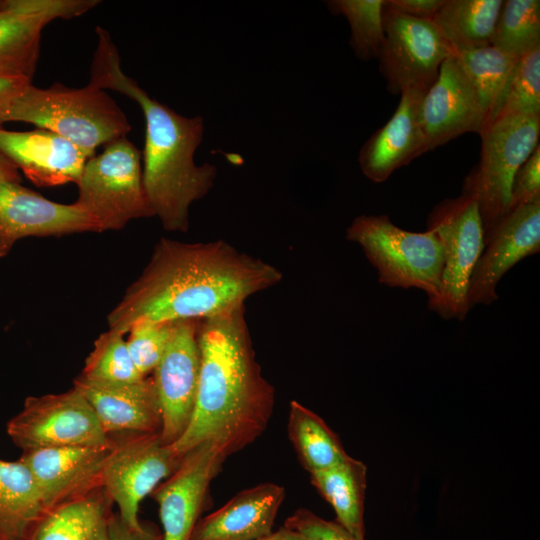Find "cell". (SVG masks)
I'll return each mask as SVG.
<instances>
[{"mask_svg": "<svg viewBox=\"0 0 540 540\" xmlns=\"http://www.w3.org/2000/svg\"><path fill=\"white\" fill-rule=\"evenodd\" d=\"M0 154L36 186L77 183L91 154L46 130L11 131L0 127Z\"/></svg>", "mask_w": 540, "mask_h": 540, "instance_id": "cell-20", "label": "cell"}, {"mask_svg": "<svg viewBox=\"0 0 540 540\" xmlns=\"http://www.w3.org/2000/svg\"><path fill=\"white\" fill-rule=\"evenodd\" d=\"M491 46L517 59L540 47V1H503Z\"/></svg>", "mask_w": 540, "mask_h": 540, "instance_id": "cell-29", "label": "cell"}, {"mask_svg": "<svg viewBox=\"0 0 540 540\" xmlns=\"http://www.w3.org/2000/svg\"><path fill=\"white\" fill-rule=\"evenodd\" d=\"M100 232L97 221L84 209L44 198L17 182H0V257L24 237L62 236Z\"/></svg>", "mask_w": 540, "mask_h": 540, "instance_id": "cell-16", "label": "cell"}, {"mask_svg": "<svg viewBox=\"0 0 540 540\" xmlns=\"http://www.w3.org/2000/svg\"><path fill=\"white\" fill-rule=\"evenodd\" d=\"M383 25L385 38L378 59L389 91L428 90L443 61L453 54L433 22L394 11L384 3Z\"/></svg>", "mask_w": 540, "mask_h": 540, "instance_id": "cell-11", "label": "cell"}, {"mask_svg": "<svg viewBox=\"0 0 540 540\" xmlns=\"http://www.w3.org/2000/svg\"><path fill=\"white\" fill-rule=\"evenodd\" d=\"M519 115H540V47L516 61L486 125Z\"/></svg>", "mask_w": 540, "mask_h": 540, "instance_id": "cell-30", "label": "cell"}, {"mask_svg": "<svg viewBox=\"0 0 540 540\" xmlns=\"http://www.w3.org/2000/svg\"><path fill=\"white\" fill-rule=\"evenodd\" d=\"M445 0H385V6L405 15L432 20Z\"/></svg>", "mask_w": 540, "mask_h": 540, "instance_id": "cell-36", "label": "cell"}, {"mask_svg": "<svg viewBox=\"0 0 540 540\" xmlns=\"http://www.w3.org/2000/svg\"><path fill=\"white\" fill-rule=\"evenodd\" d=\"M110 502L101 488L57 505L35 524L26 540H89L99 522L108 515Z\"/></svg>", "mask_w": 540, "mask_h": 540, "instance_id": "cell-27", "label": "cell"}, {"mask_svg": "<svg viewBox=\"0 0 540 540\" xmlns=\"http://www.w3.org/2000/svg\"><path fill=\"white\" fill-rule=\"evenodd\" d=\"M421 122L429 150L468 132L480 134L485 125L476 92L453 54L423 97Z\"/></svg>", "mask_w": 540, "mask_h": 540, "instance_id": "cell-18", "label": "cell"}, {"mask_svg": "<svg viewBox=\"0 0 540 540\" xmlns=\"http://www.w3.org/2000/svg\"><path fill=\"white\" fill-rule=\"evenodd\" d=\"M73 386L87 399L108 436L161 431L162 415L152 377L104 383L80 375Z\"/></svg>", "mask_w": 540, "mask_h": 540, "instance_id": "cell-21", "label": "cell"}, {"mask_svg": "<svg viewBox=\"0 0 540 540\" xmlns=\"http://www.w3.org/2000/svg\"><path fill=\"white\" fill-rule=\"evenodd\" d=\"M0 182L21 183L19 170L4 156L0 154Z\"/></svg>", "mask_w": 540, "mask_h": 540, "instance_id": "cell-38", "label": "cell"}, {"mask_svg": "<svg viewBox=\"0 0 540 540\" xmlns=\"http://www.w3.org/2000/svg\"><path fill=\"white\" fill-rule=\"evenodd\" d=\"M310 482L332 506L336 522L358 540H365L364 500L367 486L366 465L351 456L341 463L310 473Z\"/></svg>", "mask_w": 540, "mask_h": 540, "instance_id": "cell-24", "label": "cell"}, {"mask_svg": "<svg viewBox=\"0 0 540 540\" xmlns=\"http://www.w3.org/2000/svg\"><path fill=\"white\" fill-rule=\"evenodd\" d=\"M503 0H445L431 20L453 53L491 46Z\"/></svg>", "mask_w": 540, "mask_h": 540, "instance_id": "cell-25", "label": "cell"}, {"mask_svg": "<svg viewBox=\"0 0 540 540\" xmlns=\"http://www.w3.org/2000/svg\"><path fill=\"white\" fill-rule=\"evenodd\" d=\"M385 0H334L327 6L334 14L344 15L350 25V44L363 60L378 58L385 34L383 10Z\"/></svg>", "mask_w": 540, "mask_h": 540, "instance_id": "cell-31", "label": "cell"}, {"mask_svg": "<svg viewBox=\"0 0 540 540\" xmlns=\"http://www.w3.org/2000/svg\"><path fill=\"white\" fill-rule=\"evenodd\" d=\"M453 55L476 92L484 113L485 127L519 58L493 46L456 52Z\"/></svg>", "mask_w": 540, "mask_h": 540, "instance_id": "cell-28", "label": "cell"}, {"mask_svg": "<svg viewBox=\"0 0 540 540\" xmlns=\"http://www.w3.org/2000/svg\"><path fill=\"white\" fill-rule=\"evenodd\" d=\"M108 515L99 522L89 540H111L107 531Z\"/></svg>", "mask_w": 540, "mask_h": 540, "instance_id": "cell-40", "label": "cell"}, {"mask_svg": "<svg viewBox=\"0 0 540 540\" xmlns=\"http://www.w3.org/2000/svg\"><path fill=\"white\" fill-rule=\"evenodd\" d=\"M81 376L104 383H132L145 378L134 365L124 335L110 329L95 340Z\"/></svg>", "mask_w": 540, "mask_h": 540, "instance_id": "cell-32", "label": "cell"}, {"mask_svg": "<svg viewBox=\"0 0 540 540\" xmlns=\"http://www.w3.org/2000/svg\"><path fill=\"white\" fill-rule=\"evenodd\" d=\"M142 153L126 137L105 145L86 162L75 204L98 223L100 232L119 230L129 221L154 216L144 182Z\"/></svg>", "mask_w": 540, "mask_h": 540, "instance_id": "cell-7", "label": "cell"}, {"mask_svg": "<svg viewBox=\"0 0 540 540\" xmlns=\"http://www.w3.org/2000/svg\"><path fill=\"white\" fill-rule=\"evenodd\" d=\"M226 457L211 442L182 456L178 468L151 493L159 507L163 540H190L211 481Z\"/></svg>", "mask_w": 540, "mask_h": 540, "instance_id": "cell-14", "label": "cell"}, {"mask_svg": "<svg viewBox=\"0 0 540 540\" xmlns=\"http://www.w3.org/2000/svg\"><path fill=\"white\" fill-rule=\"evenodd\" d=\"M198 346L194 410L185 432L171 446L182 457L211 442L227 458L267 429L275 390L257 361L245 304L200 320Z\"/></svg>", "mask_w": 540, "mask_h": 540, "instance_id": "cell-2", "label": "cell"}, {"mask_svg": "<svg viewBox=\"0 0 540 540\" xmlns=\"http://www.w3.org/2000/svg\"><path fill=\"white\" fill-rule=\"evenodd\" d=\"M284 526L298 531L308 540H358L336 521L319 517L307 509H298Z\"/></svg>", "mask_w": 540, "mask_h": 540, "instance_id": "cell-34", "label": "cell"}, {"mask_svg": "<svg viewBox=\"0 0 540 540\" xmlns=\"http://www.w3.org/2000/svg\"><path fill=\"white\" fill-rule=\"evenodd\" d=\"M346 237L357 243L389 287L417 288L433 302L440 291L444 249L435 232H411L396 226L387 215H360Z\"/></svg>", "mask_w": 540, "mask_h": 540, "instance_id": "cell-5", "label": "cell"}, {"mask_svg": "<svg viewBox=\"0 0 540 540\" xmlns=\"http://www.w3.org/2000/svg\"><path fill=\"white\" fill-rule=\"evenodd\" d=\"M95 32L89 84L117 91L141 108L145 119L143 182L154 216L165 230L186 232L191 204L209 192L217 174L214 165L194 162L204 132L203 118L185 117L152 98L123 72L109 32L101 26Z\"/></svg>", "mask_w": 540, "mask_h": 540, "instance_id": "cell-3", "label": "cell"}, {"mask_svg": "<svg viewBox=\"0 0 540 540\" xmlns=\"http://www.w3.org/2000/svg\"><path fill=\"white\" fill-rule=\"evenodd\" d=\"M47 512L30 469L20 459H0V536L26 540Z\"/></svg>", "mask_w": 540, "mask_h": 540, "instance_id": "cell-23", "label": "cell"}, {"mask_svg": "<svg viewBox=\"0 0 540 540\" xmlns=\"http://www.w3.org/2000/svg\"><path fill=\"white\" fill-rule=\"evenodd\" d=\"M10 121L52 131L92 156L97 147L126 137L131 130L114 99L89 83L83 88L57 84L46 89L30 84L5 111L0 123Z\"/></svg>", "mask_w": 540, "mask_h": 540, "instance_id": "cell-4", "label": "cell"}, {"mask_svg": "<svg viewBox=\"0 0 540 540\" xmlns=\"http://www.w3.org/2000/svg\"><path fill=\"white\" fill-rule=\"evenodd\" d=\"M540 251V202L513 208L484 235V248L468 287L470 309L497 301L496 287L525 257Z\"/></svg>", "mask_w": 540, "mask_h": 540, "instance_id": "cell-13", "label": "cell"}, {"mask_svg": "<svg viewBox=\"0 0 540 540\" xmlns=\"http://www.w3.org/2000/svg\"><path fill=\"white\" fill-rule=\"evenodd\" d=\"M282 278L276 266L224 240L161 238L140 276L109 313V329L124 335L137 321L203 320L245 304Z\"/></svg>", "mask_w": 540, "mask_h": 540, "instance_id": "cell-1", "label": "cell"}, {"mask_svg": "<svg viewBox=\"0 0 540 540\" xmlns=\"http://www.w3.org/2000/svg\"><path fill=\"white\" fill-rule=\"evenodd\" d=\"M31 81L32 79L21 76L0 75V121L12 102L32 84Z\"/></svg>", "mask_w": 540, "mask_h": 540, "instance_id": "cell-37", "label": "cell"}, {"mask_svg": "<svg viewBox=\"0 0 540 540\" xmlns=\"http://www.w3.org/2000/svg\"><path fill=\"white\" fill-rule=\"evenodd\" d=\"M0 540H19V539H11V538L0 536Z\"/></svg>", "mask_w": 540, "mask_h": 540, "instance_id": "cell-41", "label": "cell"}, {"mask_svg": "<svg viewBox=\"0 0 540 540\" xmlns=\"http://www.w3.org/2000/svg\"><path fill=\"white\" fill-rule=\"evenodd\" d=\"M6 430L23 451L111 444L93 408L74 386L63 393L26 398Z\"/></svg>", "mask_w": 540, "mask_h": 540, "instance_id": "cell-10", "label": "cell"}, {"mask_svg": "<svg viewBox=\"0 0 540 540\" xmlns=\"http://www.w3.org/2000/svg\"><path fill=\"white\" fill-rule=\"evenodd\" d=\"M426 92L416 87L403 89L392 117L360 149L359 166L370 181H386L395 170L429 151L421 122V104Z\"/></svg>", "mask_w": 540, "mask_h": 540, "instance_id": "cell-19", "label": "cell"}, {"mask_svg": "<svg viewBox=\"0 0 540 540\" xmlns=\"http://www.w3.org/2000/svg\"><path fill=\"white\" fill-rule=\"evenodd\" d=\"M287 432L300 463L309 474L331 468L349 456L325 421L296 400L289 405Z\"/></svg>", "mask_w": 540, "mask_h": 540, "instance_id": "cell-26", "label": "cell"}, {"mask_svg": "<svg viewBox=\"0 0 540 540\" xmlns=\"http://www.w3.org/2000/svg\"><path fill=\"white\" fill-rule=\"evenodd\" d=\"M173 322L137 321L129 329L126 345L143 377L154 371L168 345Z\"/></svg>", "mask_w": 540, "mask_h": 540, "instance_id": "cell-33", "label": "cell"}, {"mask_svg": "<svg viewBox=\"0 0 540 540\" xmlns=\"http://www.w3.org/2000/svg\"><path fill=\"white\" fill-rule=\"evenodd\" d=\"M98 0H6L0 9V75L32 79L41 33L55 19L80 16Z\"/></svg>", "mask_w": 540, "mask_h": 540, "instance_id": "cell-15", "label": "cell"}, {"mask_svg": "<svg viewBox=\"0 0 540 540\" xmlns=\"http://www.w3.org/2000/svg\"><path fill=\"white\" fill-rule=\"evenodd\" d=\"M285 488L265 482L244 489L199 519L190 540H255L272 531Z\"/></svg>", "mask_w": 540, "mask_h": 540, "instance_id": "cell-22", "label": "cell"}, {"mask_svg": "<svg viewBox=\"0 0 540 540\" xmlns=\"http://www.w3.org/2000/svg\"><path fill=\"white\" fill-rule=\"evenodd\" d=\"M479 135L480 160L465 177L461 194L476 201L485 235L512 210L513 180L539 145L540 115L497 119Z\"/></svg>", "mask_w": 540, "mask_h": 540, "instance_id": "cell-6", "label": "cell"}, {"mask_svg": "<svg viewBox=\"0 0 540 540\" xmlns=\"http://www.w3.org/2000/svg\"><path fill=\"white\" fill-rule=\"evenodd\" d=\"M540 202V146L517 170L511 193L512 209Z\"/></svg>", "mask_w": 540, "mask_h": 540, "instance_id": "cell-35", "label": "cell"}, {"mask_svg": "<svg viewBox=\"0 0 540 540\" xmlns=\"http://www.w3.org/2000/svg\"><path fill=\"white\" fill-rule=\"evenodd\" d=\"M199 322H173L166 350L152 372L162 415L160 435L168 445L185 432L194 410L200 368Z\"/></svg>", "mask_w": 540, "mask_h": 540, "instance_id": "cell-12", "label": "cell"}, {"mask_svg": "<svg viewBox=\"0 0 540 540\" xmlns=\"http://www.w3.org/2000/svg\"><path fill=\"white\" fill-rule=\"evenodd\" d=\"M111 440L112 449L102 472V489L118 506L121 521L131 529L141 530L144 526L138 518L140 503L178 468L182 457L163 442L160 432L125 433L122 438Z\"/></svg>", "mask_w": 540, "mask_h": 540, "instance_id": "cell-9", "label": "cell"}, {"mask_svg": "<svg viewBox=\"0 0 540 540\" xmlns=\"http://www.w3.org/2000/svg\"><path fill=\"white\" fill-rule=\"evenodd\" d=\"M112 449L55 447L23 451L20 460L30 469L48 509L102 488L104 465Z\"/></svg>", "mask_w": 540, "mask_h": 540, "instance_id": "cell-17", "label": "cell"}, {"mask_svg": "<svg viewBox=\"0 0 540 540\" xmlns=\"http://www.w3.org/2000/svg\"><path fill=\"white\" fill-rule=\"evenodd\" d=\"M427 229L436 233L444 249L440 291L428 307L444 319L464 320L470 310V277L484 248L476 201L464 194L441 201L430 212Z\"/></svg>", "mask_w": 540, "mask_h": 540, "instance_id": "cell-8", "label": "cell"}, {"mask_svg": "<svg viewBox=\"0 0 540 540\" xmlns=\"http://www.w3.org/2000/svg\"><path fill=\"white\" fill-rule=\"evenodd\" d=\"M255 540H308L305 536L296 530L283 526L279 530L255 539Z\"/></svg>", "mask_w": 540, "mask_h": 540, "instance_id": "cell-39", "label": "cell"}]
</instances>
